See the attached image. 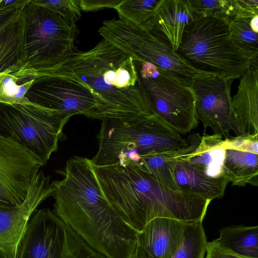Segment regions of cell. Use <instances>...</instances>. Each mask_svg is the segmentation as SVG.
Returning <instances> with one entry per match:
<instances>
[{"instance_id": "27", "label": "cell", "mask_w": 258, "mask_h": 258, "mask_svg": "<svg viewBox=\"0 0 258 258\" xmlns=\"http://www.w3.org/2000/svg\"><path fill=\"white\" fill-rule=\"evenodd\" d=\"M258 135H239L226 138L223 140L222 147L258 154Z\"/></svg>"}, {"instance_id": "26", "label": "cell", "mask_w": 258, "mask_h": 258, "mask_svg": "<svg viewBox=\"0 0 258 258\" xmlns=\"http://www.w3.org/2000/svg\"><path fill=\"white\" fill-rule=\"evenodd\" d=\"M39 5L45 7L60 15L69 25L76 26L80 19L81 10L78 0H32Z\"/></svg>"}, {"instance_id": "30", "label": "cell", "mask_w": 258, "mask_h": 258, "mask_svg": "<svg viewBox=\"0 0 258 258\" xmlns=\"http://www.w3.org/2000/svg\"><path fill=\"white\" fill-rule=\"evenodd\" d=\"M236 1L238 12L233 18L252 17L258 16L257 0H236Z\"/></svg>"}, {"instance_id": "7", "label": "cell", "mask_w": 258, "mask_h": 258, "mask_svg": "<svg viewBox=\"0 0 258 258\" xmlns=\"http://www.w3.org/2000/svg\"><path fill=\"white\" fill-rule=\"evenodd\" d=\"M18 258H107L91 247L71 227L47 208L31 222Z\"/></svg>"}, {"instance_id": "13", "label": "cell", "mask_w": 258, "mask_h": 258, "mask_svg": "<svg viewBox=\"0 0 258 258\" xmlns=\"http://www.w3.org/2000/svg\"><path fill=\"white\" fill-rule=\"evenodd\" d=\"M236 136L258 135L257 62L248 67L240 77L237 93L232 97Z\"/></svg>"}, {"instance_id": "19", "label": "cell", "mask_w": 258, "mask_h": 258, "mask_svg": "<svg viewBox=\"0 0 258 258\" xmlns=\"http://www.w3.org/2000/svg\"><path fill=\"white\" fill-rule=\"evenodd\" d=\"M223 169L233 186L258 185V154L226 148Z\"/></svg>"}, {"instance_id": "9", "label": "cell", "mask_w": 258, "mask_h": 258, "mask_svg": "<svg viewBox=\"0 0 258 258\" xmlns=\"http://www.w3.org/2000/svg\"><path fill=\"white\" fill-rule=\"evenodd\" d=\"M42 166L28 150L0 135V207L21 206Z\"/></svg>"}, {"instance_id": "20", "label": "cell", "mask_w": 258, "mask_h": 258, "mask_svg": "<svg viewBox=\"0 0 258 258\" xmlns=\"http://www.w3.org/2000/svg\"><path fill=\"white\" fill-rule=\"evenodd\" d=\"M218 246L245 258H258V226H233L223 228L213 241Z\"/></svg>"}, {"instance_id": "22", "label": "cell", "mask_w": 258, "mask_h": 258, "mask_svg": "<svg viewBox=\"0 0 258 258\" xmlns=\"http://www.w3.org/2000/svg\"><path fill=\"white\" fill-rule=\"evenodd\" d=\"M207 242L202 222L185 223L183 240L172 258H204Z\"/></svg>"}, {"instance_id": "29", "label": "cell", "mask_w": 258, "mask_h": 258, "mask_svg": "<svg viewBox=\"0 0 258 258\" xmlns=\"http://www.w3.org/2000/svg\"><path fill=\"white\" fill-rule=\"evenodd\" d=\"M122 0H78L81 11L95 12L106 8L115 9Z\"/></svg>"}, {"instance_id": "8", "label": "cell", "mask_w": 258, "mask_h": 258, "mask_svg": "<svg viewBox=\"0 0 258 258\" xmlns=\"http://www.w3.org/2000/svg\"><path fill=\"white\" fill-rule=\"evenodd\" d=\"M25 97L31 103L69 118L78 114L99 119L98 103L93 92L68 77L48 75L36 78Z\"/></svg>"}, {"instance_id": "1", "label": "cell", "mask_w": 258, "mask_h": 258, "mask_svg": "<svg viewBox=\"0 0 258 258\" xmlns=\"http://www.w3.org/2000/svg\"><path fill=\"white\" fill-rule=\"evenodd\" d=\"M48 75L68 77L89 88L97 101L101 120L135 122L155 114L133 58L103 38L91 49L74 50L35 77Z\"/></svg>"}, {"instance_id": "24", "label": "cell", "mask_w": 258, "mask_h": 258, "mask_svg": "<svg viewBox=\"0 0 258 258\" xmlns=\"http://www.w3.org/2000/svg\"><path fill=\"white\" fill-rule=\"evenodd\" d=\"M187 1L197 16L213 17L229 22L238 12L236 0Z\"/></svg>"}, {"instance_id": "16", "label": "cell", "mask_w": 258, "mask_h": 258, "mask_svg": "<svg viewBox=\"0 0 258 258\" xmlns=\"http://www.w3.org/2000/svg\"><path fill=\"white\" fill-rule=\"evenodd\" d=\"M25 28L23 8L17 18L0 29V76L12 74L22 67L25 56Z\"/></svg>"}, {"instance_id": "5", "label": "cell", "mask_w": 258, "mask_h": 258, "mask_svg": "<svg viewBox=\"0 0 258 258\" xmlns=\"http://www.w3.org/2000/svg\"><path fill=\"white\" fill-rule=\"evenodd\" d=\"M103 38L112 43L135 60L151 63L185 81L211 75L197 70L178 53L170 44L152 31L124 19L104 21L99 29Z\"/></svg>"}, {"instance_id": "12", "label": "cell", "mask_w": 258, "mask_h": 258, "mask_svg": "<svg viewBox=\"0 0 258 258\" xmlns=\"http://www.w3.org/2000/svg\"><path fill=\"white\" fill-rule=\"evenodd\" d=\"M185 224L166 218L150 221L138 231L130 258H172L183 240Z\"/></svg>"}, {"instance_id": "28", "label": "cell", "mask_w": 258, "mask_h": 258, "mask_svg": "<svg viewBox=\"0 0 258 258\" xmlns=\"http://www.w3.org/2000/svg\"><path fill=\"white\" fill-rule=\"evenodd\" d=\"M30 0H21L15 5L0 8V29L13 21L22 12L24 6Z\"/></svg>"}, {"instance_id": "15", "label": "cell", "mask_w": 258, "mask_h": 258, "mask_svg": "<svg viewBox=\"0 0 258 258\" xmlns=\"http://www.w3.org/2000/svg\"><path fill=\"white\" fill-rule=\"evenodd\" d=\"M196 17L187 0H162L151 31L166 41L176 52L185 27Z\"/></svg>"}, {"instance_id": "2", "label": "cell", "mask_w": 258, "mask_h": 258, "mask_svg": "<svg viewBox=\"0 0 258 258\" xmlns=\"http://www.w3.org/2000/svg\"><path fill=\"white\" fill-rule=\"evenodd\" d=\"M176 52L196 69L227 80L258 60L234 44L228 21L210 16H197L185 27Z\"/></svg>"}, {"instance_id": "18", "label": "cell", "mask_w": 258, "mask_h": 258, "mask_svg": "<svg viewBox=\"0 0 258 258\" xmlns=\"http://www.w3.org/2000/svg\"><path fill=\"white\" fill-rule=\"evenodd\" d=\"M190 149L189 145L184 149L164 152H150L141 155L139 162L135 165L148 171L162 184L171 189L180 191L182 189L178 186L175 179V166Z\"/></svg>"}, {"instance_id": "6", "label": "cell", "mask_w": 258, "mask_h": 258, "mask_svg": "<svg viewBox=\"0 0 258 258\" xmlns=\"http://www.w3.org/2000/svg\"><path fill=\"white\" fill-rule=\"evenodd\" d=\"M134 60L155 113L180 134L196 128L199 121L195 98L188 83L151 63Z\"/></svg>"}, {"instance_id": "31", "label": "cell", "mask_w": 258, "mask_h": 258, "mask_svg": "<svg viewBox=\"0 0 258 258\" xmlns=\"http://www.w3.org/2000/svg\"><path fill=\"white\" fill-rule=\"evenodd\" d=\"M206 252V258H245L221 248L213 241L207 242Z\"/></svg>"}, {"instance_id": "17", "label": "cell", "mask_w": 258, "mask_h": 258, "mask_svg": "<svg viewBox=\"0 0 258 258\" xmlns=\"http://www.w3.org/2000/svg\"><path fill=\"white\" fill-rule=\"evenodd\" d=\"M182 157L177 163L174 172L180 188L197 194L210 202L223 197L230 182L227 178H209L182 159Z\"/></svg>"}, {"instance_id": "14", "label": "cell", "mask_w": 258, "mask_h": 258, "mask_svg": "<svg viewBox=\"0 0 258 258\" xmlns=\"http://www.w3.org/2000/svg\"><path fill=\"white\" fill-rule=\"evenodd\" d=\"M186 139L190 149L182 159L209 178H227L223 169L225 148L222 145V136L194 133Z\"/></svg>"}, {"instance_id": "23", "label": "cell", "mask_w": 258, "mask_h": 258, "mask_svg": "<svg viewBox=\"0 0 258 258\" xmlns=\"http://www.w3.org/2000/svg\"><path fill=\"white\" fill-rule=\"evenodd\" d=\"M251 18L244 17L230 19L229 31L232 41L239 49L258 59V33L251 28Z\"/></svg>"}, {"instance_id": "10", "label": "cell", "mask_w": 258, "mask_h": 258, "mask_svg": "<svg viewBox=\"0 0 258 258\" xmlns=\"http://www.w3.org/2000/svg\"><path fill=\"white\" fill-rule=\"evenodd\" d=\"M234 80L213 75H203L188 83L195 98L197 118L214 134L228 135L235 128L231 86Z\"/></svg>"}, {"instance_id": "21", "label": "cell", "mask_w": 258, "mask_h": 258, "mask_svg": "<svg viewBox=\"0 0 258 258\" xmlns=\"http://www.w3.org/2000/svg\"><path fill=\"white\" fill-rule=\"evenodd\" d=\"M162 0H122L115 8L119 18L147 30L155 27L157 11Z\"/></svg>"}, {"instance_id": "11", "label": "cell", "mask_w": 258, "mask_h": 258, "mask_svg": "<svg viewBox=\"0 0 258 258\" xmlns=\"http://www.w3.org/2000/svg\"><path fill=\"white\" fill-rule=\"evenodd\" d=\"M54 187L50 176L40 170L32 182L27 198L20 206L0 207V256L18 258L20 244L30 219L39 205L52 196Z\"/></svg>"}, {"instance_id": "32", "label": "cell", "mask_w": 258, "mask_h": 258, "mask_svg": "<svg viewBox=\"0 0 258 258\" xmlns=\"http://www.w3.org/2000/svg\"><path fill=\"white\" fill-rule=\"evenodd\" d=\"M0 258H2V257L0 256Z\"/></svg>"}, {"instance_id": "3", "label": "cell", "mask_w": 258, "mask_h": 258, "mask_svg": "<svg viewBox=\"0 0 258 258\" xmlns=\"http://www.w3.org/2000/svg\"><path fill=\"white\" fill-rule=\"evenodd\" d=\"M24 59L12 74L20 81L58 63L75 50L77 29L58 14L32 0L24 7Z\"/></svg>"}, {"instance_id": "4", "label": "cell", "mask_w": 258, "mask_h": 258, "mask_svg": "<svg viewBox=\"0 0 258 258\" xmlns=\"http://www.w3.org/2000/svg\"><path fill=\"white\" fill-rule=\"evenodd\" d=\"M70 118L34 104L0 102V135L10 137L34 154L43 166L66 138Z\"/></svg>"}, {"instance_id": "25", "label": "cell", "mask_w": 258, "mask_h": 258, "mask_svg": "<svg viewBox=\"0 0 258 258\" xmlns=\"http://www.w3.org/2000/svg\"><path fill=\"white\" fill-rule=\"evenodd\" d=\"M34 80L21 84L17 83L18 78L11 73L0 76V102L9 104L29 102L25 95Z\"/></svg>"}]
</instances>
